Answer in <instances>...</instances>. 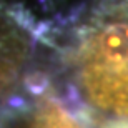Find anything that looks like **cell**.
<instances>
[{"label":"cell","mask_w":128,"mask_h":128,"mask_svg":"<svg viewBox=\"0 0 128 128\" xmlns=\"http://www.w3.org/2000/svg\"><path fill=\"white\" fill-rule=\"evenodd\" d=\"M112 7L103 12V20L93 28L88 38V52L85 58V80L98 103L110 95L118 85L120 88L108 105H116L123 86L126 90L120 105L126 102L128 112V0L108 2Z\"/></svg>","instance_id":"6da1fadb"},{"label":"cell","mask_w":128,"mask_h":128,"mask_svg":"<svg viewBox=\"0 0 128 128\" xmlns=\"http://www.w3.org/2000/svg\"><path fill=\"white\" fill-rule=\"evenodd\" d=\"M33 128H80L75 122H72L62 110L55 106H43L38 113Z\"/></svg>","instance_id":"7a4b0ae2"}]
</instances>
